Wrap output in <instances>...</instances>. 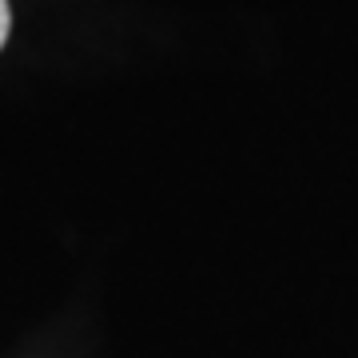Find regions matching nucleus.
Masks as SVG:
<instances>
[{
  "label": "nucleus",
  "instance_id": "obj_1",
  "mask_svg": "<svg viewBox=\"0 0 358 358\" xmlns=\"http://www.w3.org/2000/svg\"><path fill=\"white\" fill-rule=\"evenodd\" d=\"M8 28H13V13H8V0H0V48L8 40Z\"/></svg>",
  "mask_w": 358,
  "mask_h": 358
}]
</instances>
